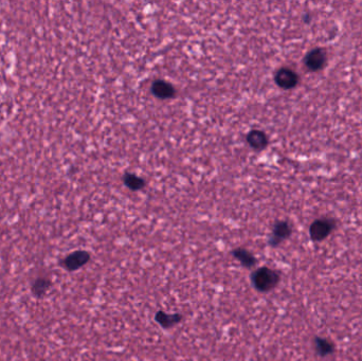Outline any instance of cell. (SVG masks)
Masks as SVG:
<instances>
[{"label":"cell","mask_w":362,"mask_h":361,"mask_svg":"<svg viewBox=\"0 0 362 361\" xmlns=\"http://www.w3.org/2000/svg\"><path fill=\"white\" fill-rule=\"evenodd\" d=\"M280 281L278 273L268 267H261L251 275L252 285L260 292H268L275 288Z\"/></svg>","instance_id":"cell-1"},{"label":"cell","mask_w":362,"mask_h":361,"mask_svg":"<svg viewBox=\"0 0 362 361\" xmlns=\"http://www.w3.org/2000/svg\"><path fill=\"white\" fill-rule=\"evenodd\" d=\"M332 228H334V225H332L331 220L318 219L315 222H312V225L310 226V237L317 242L324 239L331 232Z\"/></svg>","instance_id":"cell-2"},{"label":"cell","mask_w":362,"mask_h":361,"mask_svg":"<svg viewBox=\"0 0 362 361\" xmlns=\"http://www.w3.org/2000/svg\"><path fill=\"white\" fill-rule=\"evenodd\" d=\"M298 74L289 68H282L276 74V82L283 89H291L298 84Z\"/></svg>","instance_id":"cell-3"},{"label":"cell","mask_w":362,"mask_h":361,"mask_svg":"<svg viewBox=\"0 0 362 361\" xmlns=\"http://www.w3.org/2000/svg\"><path fill=\"white\" fill-rule=\"evenodd\" d=\"M305 65L311 71L322 69L326 63V54L322 49H314L305 57Z\"/></svg>","instance_id":"cell-4"},{"label":"cell","mask_w":362,"mask_h":361,"mask_svg":"<svg viewBox=\"0 0 362 361\" xmlns=\"http://www.w3.org/2000/svg\"><path fill=\"white\" fill-rule=\"evenodd\" d=\"M89 259H90V256L88 252L83 251V250L75 251V252H72L71 255H69L65 259L64 266L68 270H76V269L81 268L82 266H84L85 264H87Z\"/></svg>","instance_id":"cell-5"},{"label":"cell","mask_w":362,"mask_h":361,"mask_svg":"<svg viewBox=\"0 0 362 361\" xmlns=\"http://www.w3.org/2000/svg\"><path fill=\"white\" fill-rule=\"evenodd\" d=\"M291 234V228L286 221H279L277 222L275 227H273L272 236L269 239L270 245L277 246L282 240L289 237Z\"/></svg>","instance_id":"cell-6"},{"label":"cell","mask_w":362,"mask_h":361,"mask_svg":"<svg viewBox=\"0 0 362 361\" xmlns=\"http://www.w3.org/2000/svg\"><path fill=\"white\" fill-rule=\"evenodd\" d=\"M152 92L159 99H170L175 94V89L170 83L163 80H158L153 83Z\"/></svg>","instance_id":"cell-7"},{"label":"cell","mask_w":362,"mask_h":361,"mask_svg":"<svg viewBox=\"0 0 362 361\" xmlns=\"http://www.w3.org/2000/svg\"><path fill=\"white\" fill-rule=\"evenodd\" d=\"M232 255L237 261H239V263L244 267L251 268L257 265V259L253 257L251 252H249L246 249L243 248L235 249L232 252Z\"/></svg>","instance_id":"cell-8"},{"label":"cell","mask_w":362,"mask_h":361,"mask_svg":"<svg viewBox=\"0 0 362 361\" xmlns=\"http://www.w3.org/2000/svg\"><path fill=\"white\" fill-rule=\"evenodd\" d=\"M247 141L251 148L256 149V150H263L264 148H266V145L268 143L266 135L263 132L257 131V130L252 131L248 134Z\"/></svg>","instance_id":"cell-9"},{"label":"cell","mask_w":362,"mask_h":361,"mask_svg":"<svg viewBox=\"0 0 362 361\" xmlns=\"http://www.w3.org/2000/svg\"><path fill=\"white\" fill-rule=\"evenodd\" d=\"M181 319H182V316L179 314L169 315V314L164 313V311H158V313L155 316V320L157 321L163 328H170L176 324H178L181 321Z\"/></svg>","instance_id":"cell-10"},{"label":"cell","mask_w":362,"mask_h":361,"mask_svg":"<svg viewBox=\"0 0 362 361\" xmlns=\"http://www.w3.org/2000/svg\"><path fill=\"white\" fill-rule=\"evenodd\" d=\"M124 182L131 190H140L144 187V180L134 174H126L124 176Z\"/></svg>","instance_id":"cell-11"},{"label":"cell","mask_w":362,"mask_h":361,"mask_svg":"<svg viewBox=\"0 0 362 361\" xmlns=\"http://www.w3.org/2000/svg\"><path fill=\"white\" fill-rule=\"evenodd\" d=\"M50 286V282L45 280V279H40L37 280L34 285H33V291L34 294L37 296H43L45 292L47 291V289Z\"/></svg>","instance_id":"cell-12"},{"label":"cell","mask_w":362,"mask_h":361,"mask_svg":"<svg viewBox=\"0 0 362 361\" xmlns=\"http://www.w3.org/2000/svg\"><path fill=\"white\" fill-rule=\"evenodd\" d=\"M316 346L318 352L321 355H327L329 353L332 352V346L331 344L328 342V341L324 340V339H317L316 340Z\"/></svg>","instance_id":"cell-13"}]
</instances>
